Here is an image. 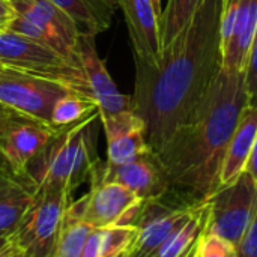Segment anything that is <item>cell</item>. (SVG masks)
Segmentation results:
<instances>
[{
  "label": "cell",
  "instance_id": "obj_15",
  "mask_svg": "<svg viewBox=\"0 0 257 257\" xmlns=\"http://www.w3.org/2000/svg\"><path fill=\"white\" fill-rule=\"evenodd\" d=\"M256 30L257 0H239L230 41L221 50V71L227 74L244 72Z\"/></svg>",
  "mask_w": 257,
  "mask_h": 257
},
{
  "label": "cell",
  "instance_id": "obj_26",
  "mask_svg": "<svg viewBox=\"0 0 257 257\" xmlns=\"http://www.w3.org/2000/svg\"><path fill=\"white\" fill-rule=\"evenodd\" d=\"M238 257H257V212L238 245Z\"/></svg>",
  "mask_w": 257,
  "mask_h": 257
},
{
  "label": "cell",
  "instance_id": "obj_16",
  "mask_svg": "<svg viewBox=\"0 0 257 257\" xmlns=\"http://www.w3.org/2000/svg\"><path fill=\"white\" fill-rule=\"evenodd\" d=\"M257 134V104H250L241 114L238 126L230 139L221 176H220V187L229 185L235 182L244 172L248 163L254 139Z\"/></svg>",
  "mask_w": 257,
  "mask_h": 257
},
{
  "label": "cell",
  "instance_id": "obj_23",
  "mask_svg": "<svg viewBox=\"0 0 257 257\" xmlns=\"http://www.w3.org/2000/svg\"><path fill=\"white\" fill-rule=\"evenodd\" d=\"M139 235L137 226L99 229V257H128Z\"/></svg>",
  "mask_w": 257,
  "mask_h": 257
},
{
  "label": "cell",
  "instance_id": "obj_2",
  "mask_svg": "<svg viewBox=\"0 0 257 257\" xmlns=\"http://www.w3.org/2000/svg\"><path fill=\"white\" fill-rule=\"evenodd\" d=\"M250 104L244 72L220 69L188 120L155 154L173 190L208 200L220 188L230 139Z\"/></svg>",
  "mask_w": 257,
  "mask_h": 257
},
{
  "label": "cell",
  "instance_id": "obj_24",
  "mask_svg": "<svg viewBox=\"0 0 257 257\" xmlns=\"http://www.w3.org/2000/svg\"><path fill=\"white\" fill-rule=\"evenodd\" d=\"M196 257H238V250L229 241L203 230L197 241Z\"/></svg>",
  "mask_w": 257,
  "mask_h": 257
},
{
  "label": "cell",
  "instance_id": "obj_14",
  "mask_svg": "<svg viewBox=\"0 0 257 257\" xmlns=\"http://www.w3.org/2000/svg\"><path fill=\"white\" fill-rule=\"evenodd\" d=\"M101 126L107 139L108 163L122 164L152 152L145 137V125L134 111L104 117L101 119Z\"/></svg>",
  "mask_w": 257,
  "mask_h": 257
},
{
  "label": "cell",
  "instance_id": "obj_1",
  "mask_svg": "<svg viewBox=\"0 0 257 257\" xmlns=\"http://www.w3.org/2000/svg\"><path fill=\"white\" fill-rule=\"evenodd\" d=\"M223 2L203 0L191 23L161 50L155 66L134 59V113L154 154L188 120L220 71Z\"/></svg>",
  "mask_w": 257,
  "mask_h": 257
},
{
  "label": "cell",
  "instance_id": "obj_17",
  "mask_svg": "<svg viewBox=\"0 0 257 257\" xmlns=\"http://www.w3.org/2000/svg\"><path fill=\"white\" fill-rule=\"evenodd\" d=\"M35 188L0 167V238L8 239L33 200Z\"/></svg>",
  "mask_w": 257,
  "mask_h": 257
},
{
  "label": "cell",
  "instance_id": "obj_8",
  "mask_svg": "<svg viewBox=\"0 0 257 257\" xmlns=\"http://www.w3.org/2000/svg\"><path fill=\"white\" fill-rule=\"evenodd\" d=\"M69 92L66 86L47 78L9 68L0 72V104L48 125L56 102Z\"/></svg>",
  "mask_w": 257,
  "mask_h": 257
},
{
  "label": "cell",
  "instance_id": "obj_28",
  "mask_svg": "<svg viewBox=\"0 0 257 257\" xmlns=\"http://www.w3.org/2000/svg\"><path fill=\"white\" fill-rule=\"evenodd\" d=\"M0 257H29L12 239H8L6 244L0 248Z\"/></svg>",
  "mask_w": 257,
  "mask_h": 257
},
{
  "label": "cell",
  "instance_id": "obj_29",
  "mask_svg": "<svg viewBox=\"0 0 257 257\" xmlns=\"http://www.w3.org/2000/svg\"><path fill=\"white\" fill-rule=\"evenodd\" d=\"M245 172L257 182V134L256 139H254L253 149H251V154H250V158H248V163L245 166Z\"/></svg>",
  "mask_w": 257,
  "mask_h": 257
},
{
  "label": "cell",
  "instance_id": "obj_33",
  "mask_svg": "<svg viewBox=\"0 0 257 257\" xmlns=\"http://www.w3.org/2000/svg\"><path fill=\"white\" fill-rule=\"evenodd\" d=\"M5 69H6V66H5L3 63H0V72H3Z\"/></svg>",
  "mask_w": 257,
  "mask_h": 257
},
{
  "label": "cell",
  "instance_id": "obj_21",
  "mask_svg": "<svg viewBox=\"0 0 257 257\" xmlns=\"http://www.w3.org/2000/svg\"><path fill=\"white\" fill-rule=\"evenodd\" d=\"M203 0H169L161 18H160V32H161V50L167 47L178 35L191 23L197 9Z\"/></svg>",
  "mask_w": 257,
  "mask_h": 257
},
{
  "label": "cell",
  "instance_id": "obj_13",
  "mask_svg": "<svg viewBox=\"0 0 257 257\" xmlns=\"http://www.w3.org/2000/svg\"><path fill=\"white\" fill-rule=\"evenodd\" d=\"M133 45L134 59L155 66L161 56L160 14L152 0H117Z\"/></svg>",
  "mask_w": 257,
  "mask_h": 257
},
{
  "label": "cell",
  "instance_id": "obj_4",
  "mask_svg": "<svg viewBox=\"0 0 257 257\" xmlns=\"http://www.w3.org/2000/svg\"><path fill=\"white\" fill-rule=\"evenodd\" d=\"M0 63L18 72L60 83L75 93L92 98L78 63L30 38L12 32L0 33Z\"/></svg>",
  "mask_w": 257,
  "mask_h": 257
},
{
  "label": "cell",
  "instance_id": "obj_31",
  "mask_svg": "<svg viewBox=\"0 0 257 257\" xmlns=\"http://www.w3.org/2000/svg\"><path fill=\"white\" fill-rule=\"evenodd\" d=\"M152 3H154V6H155L157 12L160 14V17H161V14H163V8H161V0H152Z\"/></svg>",
  "mask_w": 257,
  "mask_h": 257
},
{
  "label": "cell",
  "instance_id": "obj_10",
  "mask_svg": "<svg viewBox=\"0 0 257 257\" xmlns=\"http://www.w3.org/2000/svg\"><path fill=\"white\" fill-rule=\"evenodd\" d=\"M90 178L119 184L142 200L160 199L172 190L169 178L154 152L122 164L98 160Z\"/></svg>",
  "mask_w": 257,
  "mask_h": 257
},
{
  "label": "cell",
  "instance_id": "obj_3",
  "mask_svg": "<svg viewBox=\"0 0 257 257\" xmlns=\"http://www.w3.org/2000/svg\"><path fill=\"white\" fill-rule=\"evenodd\" d=\"M98 110L68 126L57 128L29 166L33 188L65 191L69 196L90 178L98 163Z\"/></svg>",
  "mask_w": 257,
  "mask_h": 257
},
{
  "label": "cell",
  "instance_id": "obj_6",
  "mask_svg": "<svg viewBox=\"0 0 257 257\" xmlns=\"http://www.w3.org/2000/svg\"><path fill=\"white\" fill-rule=\"evenodd\" d=\"M56 130L45 122L5 107L0 113V167L32 185L29 166Z\"/></svg>",
  "mask_w": 257,
  "mask_h": 257
},
{
  "label": "cell",
  "instance_id": "obj_30",
  "mask_svg": "<svg viewBox=\"0 0 257 257\" xmlns=\"http://www.w3.org/2000/svg\"><path fill=\"white\" fill-rule=\"evenodd\" d=\"M196 250H197V242H196V244H194V245H193V247H191V248H190L184 256H181V257H194L196 256Z\"/></svg>",
  "mask_w": 257,
  "mask_h": 257
},
{
  "label": "cell",
  "instance_id": "obj_32",
  "mask_svg": "<svg viewBox=\"0 0 257 257\" xmlns=\"http://www.w3.org/2000/svg\"><path fill=\"white\" fill-rule=\"evenodd\" d=\"M6 241H8V239H3V238H0V248H2V247L6 244Z\"/></svg>",
  "mask_w": 257,
  "mask_h": 257
},
{
  "label": "cell",
  "instance_id": "obj_35",
  "mask_svg": "<svg viewBox=\"0 0 257 257\" xmlns=\"http://www.w3.org/2000/svg\"><path fill=\"white\" fill-rule=\"evenodd\" d=\"M3 108H5V105H2V104H0V113L3 111Z\"/></svg>",
  "mask_w": 257,
  "mask_h": 257
},
{
  "label": "cell",
  "instance_id": "obj_9",
  "mask_svg": "<svg viewBox=\"0 0 257 257\" xmlns=\"http://www.w3.org/2000/svg\"><path fill=\"white\" fill-rule=\"evenodd\" d=\"M89 181L90 190L83 196V217L93 229L136 226L145 200L119 184L96 178Z\"/></svg>",
  "mask_w": 257,
  "mask_h": 257
},
{
  "label": "cell",
  "instance_id": "obj_19",
  "mask_svg": "<svg viewBox=\"0 0 257 257\" xmlns=\"http://www.w3.org/2000/svg\"><path fill=\"white\" fill-rule=\"evenodd\" d=\"M83 203L84 200L80 197L68 205L60 223L53 257H81L84 242L93 230L83 217Z\"/></svg>",
  "mask_w": 257,
  "mask_h": 257
},
{
  "label": "cell",
  "instance_id": "obj_18",
  "mask_svg": "<svg viewBox=\"0 0 257 257\" xmlns=\"http://www.w3.org/2000/svg\"><path fill=\"white\" fill-rule=\"evenodd\" d=\"M78 27L80 33L99 35L110 29L114 9L110 0H50Z\"/></svg>",
  "mask_w": 257,
  "mask_h": 257
},
{
  "label": "cell",
  "instance_id": "obj_5",
  "mask_svg": "<svg viewBox=\"0 0 257 257\" xmlns=\"http://www.w3.org/2000/svg\"><path fill=\"white\" fill-rule=\"evenodd\" d=\"M69 197L65 191L35 188L29 209L8 239H12L29 257H53Z\"/></svg>",
  "mask_w": 257,
  "mask_h": 257
},
{
  "label": "cell",
  "instance_id": "obj_34",
  "mask_svg": "<svg viewBox=\"0 0 257 257\" xmlns=\"http://www.w3.org/2000/svg\"><path fill=\"white\" fill-rule=\"evenodd\" d=\"M110 2H111V3H113V5H116V6H117V8H119V5H117V0H110Z\"/></svg>",
  "mask_w": 257,
  "mask_h": 257
},
{
  "label": "cell",
  "instance_id": "obj_20",
  "mask_svg": "<svg viewBox=\"0 0 257 257\" xmlns=\"http://www.w3.org/2000/svg\"><path fill=\"white\" fill-rule=\"evenodd\" d=\"M208 223V200H202L196 205L190 217L178 226L164 244L158 248L155 257L184 256L200 238Z\"/></svg>",
  "mask_w": 257,
  "mask_h": 257
},
{
  "label": "cell",
  "instance_id": "obj_22",
  "mask_svg": "<svg viewBox=\"0 0 257 257\" xmlns=\"http://www.w3.org/2000/svg\"><path fill=\"white\" fill-rule=\"evenodd\" d=\"M96 102L92 98L83 96L75 92H69L63 98H60L53 110L51 125L54 128L68 126L71 123H75L90 113L96 111Z\"/></svg>",
  "mask_w": 257,
  "mask_h": 257
},
{
  "label": "cell",
  "instance_id": "obj_36",
  "mask_svg": "<svg viewBox=\"0 0 257 257\" xmlns=\"http://www.w3.org/2000/svg\"><path fill=\"white\" fill-rule=\"evenodd\" d=\"M196 251H197V250H196ZM194 257H196V256H194Z\"/></svg>",
  "mask_w": 257,
  "mask_h": 257
},
{
  "label": "cell",
  "instance_id": "obj_27",
  "mask_svg": "<svg viewBox=\"0 0 257 257\" xmlns=\"http://www.w3.org/2000/svg\"><path fill=\"white\" fill-rule=\"evenodd\" d=\"M17 17V11L11 0H0V33L8 32L12 21Z\"/></svg>",
  "mask_w": 257,
  "mask_h": 257
},
{
  "label": "cell",
  "instance_id": "obj_25",
  "mask_svg": "<svg viewBox=\"0 0 257 257\" xmlns=\"http://www.w3.org/2000/svg\"><path fill=\"white\" fill-rule=\"evenodd\" d=\"M244 84H245L247 95L250 96L253 102L257 98V30L254 39L251 42L248 57H247V65L244 69Z\"/></svg>",
  "mask_w": 257,
  "mask_h": 257
},
{
  "label": "cell",
  "instance_id": "obj_12",
  "mask_svg": "<svg viewBox=\"0 0 257 257\" xmlns=\"http://www.w3.org/2000/svg\"><path fill=\"white\" fill-rule=\"evenodd\" d=\"M17 14L30 21L38 27L47 38L50 45L68 57L69 60L77 62L75 47L78 36L81 35L74 21L60 11L50 0H11ZM80 65V63H78Z\"/></svg>",
  "mask_w": 257,
  "mask_h": 257
},
{
  "label": "cell",
  "instance_id": "obj_11",
  "mask_svg": "<svg viewBox=\"0 0 257 257\" xmlns=\"http://www.w3.org/2000/svg\"><path fill=\"white\" fill-rule=\"evenodd\" d=\"M75 57L84 74L89 93L96 102L101 119L134 111L133 96L119 92L104 62L98 56L93 35L81 33L78 36Z\"/></svg>",
  "mask_w": 257,
  "mask_h": 257
},
{
  "label": "cell",
  "instance_id": "obj_7",
  "mask_svg": "<svg viewBox=\"0 0 257 257\" xmlns=\"http://www.w3.org/2000/svg\"><path fill=\"white\" fill-rule=\"evenodd\" d=\"M257 212V182L244 172L235 182L220 187L208 199L205 232L217 235L236 247Z\"/></svg>",
  "mask_w": 257,
  "mask_h": 257
}]
</instances>
